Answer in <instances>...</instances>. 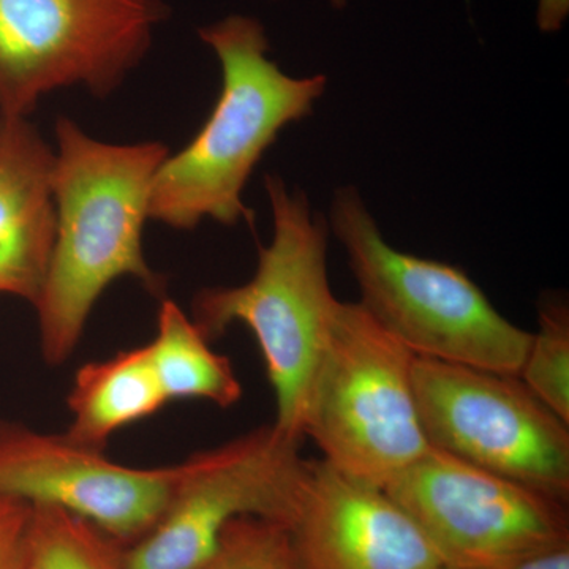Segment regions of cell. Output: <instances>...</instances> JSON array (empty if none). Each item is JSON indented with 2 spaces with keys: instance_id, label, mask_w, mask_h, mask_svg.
<instances>
[{
  "instance_id": "6da1fadb",
  "label": "cell",
  "mask_w": 569,
  "mask_h": 569,
  "mask_svg": "<svg viewBox=\"0 0 569 569\" xmlns=\"http://www.w3.org/2000/svg\"><path fill=\"white\" fill-rule=\"evenodd\" d=\"M52 192L56 239L36 307L41 355L62 365L80 343L93 306L122 277L162 296L164 279L142 250L153 178L170 149L159 141L111 144L69 118L56 122Z\"/></svg>"
},
{
  "instance_id": "7a4b0ae2",
  "label": "cell",
  "mask_w": 569,
  "mask_h": 569,
  "mask_svg": "<svg viewBox=\"0 0 569 569\" xmlns=\"http://www.w3.org/2000/svg\"><path fill=\"white\" fill-rule=\"evenodd\" d=\"M222 67L216 107L181 152L168 156L153 178L149 219L193 230L204 219L234 227L252 220L242 201L254 167L291 122L312 114L326 91L325 74L295 78L268 58L264 26L230 14L200 29Z\"/></svg>"
},
{
  "instance_id": "3957f363",
  "label": "cell",
  "mask_w": 569,
  "mask_h": 569,
  "mask_svg": "<svg viewBox=\"0 0 569 569\" xmlns=\"http://www.w3.org/2000/svg\"><path fill=\"white\" fill-rule=\"evenodd\" d=\"M264 187L274 233L260 247L257 271L239 287L200 291L192 320L209 340L234 323L253 332L276 396L272 425L302 441L307 389L337 301L328 277L329 223L279 176H266Z\"/></svg>"
},
{
  "instance_id": "277c9868",
  "label": "cell",
  "mask_w": 569,
  "mask_h": 569,
  "mask_svg": "<svg viewBox=\"0 0 569 569\" xmlns=\"http://www.w3.org/2000/svg\"><path fill=\"white\" fill-rule=\"evenodd\" d=\"M329 227L361 290L359 305L417 358L519 377L531 332L501 316L462 269L395 249L351 186L336 190Z\"/></svg>"
},
{
  "instance_id": "5b68a950",
  "label": "cell",
  "mask_w": 569,
  "mask_h": 569,
  "mask_svg": "<svg viewBox=\"0 0 569 569\" xmlns=\"http://www.w3.org/2000/svg\"><path fill=\"white\" fill-rule=\"evenodd\" d=\"M415 356L359 302L337 299L302 411L325 462L385 488L430 449L413 389Z\"/></svg>"
},
{
  "instance_id": "8992f818",
  "label": "cell",
  "mask_w": 569,
  "mask_h": 569,
  "mask_svg": "<svg viewBox=\"0 0 569 569\" xmlns=\"http://www.w3.org/2000/svg\"><path fill=\"white\" fill-rule=\"evenodd\" d=\"M168 14L163 0H0V114L28 118L73 86L110 96Z\"/></svg>"
},
{
  "instance_id": "52a82bcc",
  "label": "cell",
  "mask_w": 569,
  "mask_h": 569,
  "mask_svg": "<svg viewBox=\"0 0 569 569\" xmlns=\"http://www.w3.org/2000/svg\"><path fill=\"white\" fill-rule=\"evenodd\" d=\"M430 448L568 505L569 427L518 376L415 358Z\"/></svg>"
},
{
  "instance_id": "ba28073f",
  "label": "cell",
  "mask_w": 569,
  "mask_h": 569,
  "mask_svg": "<svg viewBox=\"0 0 569 569\" xmlns=\"http://www.w3.org/2000/svg\"><path fill=\"white\" fill-rule=\"evenodd\" d=\"M306 466L301 440L274 425L190 456L162 518L122 553V568H203L228 526L247 516L287 527Z\"/></svg>"
},
{
  "instance_id": "9c48e42d",
  "label": "cell",
  "mask_w": 569,
  "mask_h": 569,
  "mask_svg": "<svg viewBox=\"0 0 569 569\" xmlns=\"http://www.w3.org/2000/svg\"><path fill=\"white\" fill-rule=\"evenodd\" d=\"M383 489L445 568L500 569L569 545L567 505L438 449Z\"/></svg>"
},
{
  "instance_id": "30bf717a",
  "label": "cell",
  "mask_w": 569,
  "mask_h": 569,
  "mask_svg": "<svg viewBox=\"0 0 569 569\" xmlns=\"http://www.w3.org/2000/svg\"><path fill=\"white\" fill-rule=\"evenodd\" d=\"M66 433L0 422V496L56 508L107 537L138 541L162 518L179 466L134 468Z\"/></svg>"
},
{
  "instance_id": "8fae6325",
  "label": "cell",
  "mask_w": 569,
  "mask_h": 569,
  "mask_svg": "<svg viewBox=\"0 0 569 569\" xmlns=\"http://www.w3.org/2000/svg\"><path fill=\"white\" fill-rule=\"evenodd\" d=\"M299 569H440L417 523L380 486L307 460L287 523Z\"/></svg>"
},
{
  "instance_id": "7c38bea8",
  "label": "cell",
  "mask_w": 569,
  "mask_h": 569,
  "mask_svg": "<svg viewBox=\"0 0 569 569\" xmlns=\"http://www.w3.org/2000/svg\"><path fill=\"white\" fill-rule=\"evenodd\" d=\"M54 149L28 118L0 114V295L36 306L56 239Z\"/></svg>"
},
{
  "instance_id": "4fadbf2b",
  "label": "cell",
  "mask_w": 569,
  "mask_h": 569,
  "mask_svg": "<svg viewBox=\"0 0 569 569\" xmlns=\"http://www.w3.org/2000/svg\"><path fill=\"white\" fill-rule=\"evenodd\" d=\"M67 402L71 422L66 436L104 451L116 432L153 417L170 400L144 346L81 366Z\"/></svg>"
},
{
  "instance_id": "5bb4252c",
  "label": "cell",
  "mask_w": 569,
  "mask_h": 569,
  "mask_svg": "<svg viewBox=\"0 0 569 569\" xmlns=\"http://www.w3.org/2000/svg\"><path fill=\"white\" fill-rule=\"evenodd\" d=\"M148 350L170 402L200 399L227 408L241 399L242 387L230 359L212 350L208 337L171 299L160 306Z\"/></svg>"
},
{
  "instance_id": "9a60e30c",
  "label": "cell",
  "mask_w": 569,
  "mask_h": 569,
  "mask_svg": "<svg viewBox=\"0 0 569 569\" xmlns=\"http://www.w3.org/2000/svg\"><path fill=\"white\" fill-rule=\"evenodd\" d=\"M28 569H123L107 535L70 512L31 507Z\"/></svg>"
},
{
  "instance_id": "2e32d148",
  "label": "cell",
  "mask_w": 569,
  "mask_h": 569,
  "mask_svg": "<svg viewBox=\"0 0 569 569\" xmlns=\"http://www.w3.org/2000/svg\"><path fill=\"white\" fill-rule=\"evenodd\" d=\"M519 378L549 410L569 425V310L567 302L539 305V329L531 335Z\"/></svg>"
},
{
  "instance_id": "e0dca14e",
  "label": "cell",
  "mask_w": 569,
  "mask_h": 569,
  "mask_svg": "<svg viewBox=\"0 0 569 569\" xmlns=\"http://www.w3.org/2000/svg\"><path fill=\"white\" fill-rule=\"evenodd\" d=\"M200 569H299L287 527L239 518L228 526L212 559Z\"/></svg>"
},
{
  "instance_id": "ac0fdd59",
  "label": "cell",
  "mask_w": 569,
  "mask_h": 569,
  "mask_svg": "<svg viewBox=\"0 0 569 569\" xmlns=\"http://www.w3.org/2000/svg\"><path fill=\"white\" fill-rule=\"evenodd\" d=\"M32 508L0 496V569H28V537Z\"/></svg>"
},
{
  "instance_id": "d6986e66",
  "label": "cell",
  "mask_w": 569,
  "mask_h": 569,
  "mask_svg": "<svg viewBox=\"0 0 569 569\" xmlns=\"http://www.w3.org/2000/svg\"><path fill=\"white\" fill-rule=\"evenodd\" d=\"M569 0H538L537 26L539 31L556 33L568 20Z\"/></svg>"
},
{
  "instance_id": "ffe728a7",
  "label": "cell",
  "mask_w": 569,
  "mask_h": 569,
  "mask_svg": "<svg viewBox=\"0 0 569 569\" xmlns=\"http://www.w3.org/2000/svg\"><path fill=\"white\" fill-rule=\"evenodd\" d=\"M500 569H569V545L546 550Z\"/></svg>"
},
{
  "instance_id": "44dd1931",
  "label": "cell",
  "mask_w": 569,
  "mask_h": 569,
  "mask_svg": "<svg viewBox=\"0 0 569 569\" xmlns=\"http://www.w3.org/2000/svg\"><path fill=\"white\" fill-rule=\"evenodd\" d=\"M331 2L336 9H343V7H346L347 0H331Z\"/></svg>"
},
{
  "instance_id": "7402d4cb",
  "label": "cell",
  "mask_w": 569,
  "mask_h": 569,
  "mask_svg": "<svg viewBox=\"0 0 569 569\" xmlns=\"http://www.w3.org/2000/svg\"><path fill=\"white\" fill-rule=\"evenodd\" d=\"M440 569H451V568H445V567H441Z\"/></svg>"
}]
</instances>
